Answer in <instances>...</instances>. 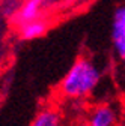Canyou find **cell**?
<instances>
[{
  "instance_id": "6da1fadb",
  "label": "cell",
  "mask_w": 125,
  "mask_h": 126,
  "mask_svg": "<svg viewBox=\"0 0 125 126\" xmlns=\"http://www.w3.org/2000/svg\"><path fill=\"white\" fill-rule=\"evenodd\" d=\"M101 69L95 62L87 57H80L72 63L60 81V93L69 99H83L95 92L101 83Z\"/></svg>"
},
{
  "instance_id": "7a4b0ae2",
  "label": "cell",
  "mask_w": 125,
  "mask_h": 126,
  "mask_svg": "<svg viewBox=\"0 0 125 126\" xmlns=\"http://www.w3.org/2000/svg\"><path fill=\"white\" fill-rule=\"evenodd\" d=\"M112 44L116 57L125 63V5L116 6L112 17Z\"/></svg>"
},
{
  "instance_id": "3957f363",
  "label": "cell",
  "mask_w": 125,
  "mask_h": 126,
  "mask_svg": "<svg viewBox=\"0 0 125 126\" xmlns=\"http://www.w3.org/2000/svg\"><path fill=\"white\" fill-rule=\"evenodd\" d=\"M86 123L87 126H118L119 111L112 104H100L90 110Z\"/></svg>"
},
{
  "instance_id": "277c9868",
  "label": "cell",
  "mask_w": 125,
  "mask_h": 126,
  "mask_svg": "<svg viewBox=\"0 0 125 126\" xmlns=\"http://www.w3.org/2000/svg\"><path fill=\"white\" fill-rule=\"evenodd\" d=\"M44 8H45V0H23L21 8L14 15V18H11V21L15 27H20L21 24L30 20L39 18Z\"/></svg>"
},
{
  "instance_id": "5b68a950",
  "label": "cell",
  "mask_w": 125,
  "mask_h": 126,
  "mask_svg": "<svg viewBox=\"0 0 125 126\" xmlns=\"http://www.w3.org/2000/svg\"><path fill=\"white\" fill-rule=\"evenodd\" d=\"M17 30H18V38L21 41H35L47 33L48 23L42 17H39V18L30 20V21L21 24L20 27H17Z\"/></svg>"
},
{
  "instance_id": "8992f818",
  "label": "cell",
  "mask_w": 125,
  "mask_h": 126,
  "mask_svg": "<svg viewBox=\"0 0 125 126\" xmlns=\"http://www.w3.org/2000/svg\"><path fill=\"white\" fill-rule=\"evenodd\" d=\"M29 126H62V116L53 107H45L35 116Z\"/></svg>"
},
{
  "instance_id": "52a82bcc",
  "label": "cell",
  "mask_w": 125,
  "mask_h": 126,
  "mask_svg": "<svg viewBox=\"0 0 125 126\" xmlns=\"http://www.w3.org/2000/svg\"><path fill=\"white\" fill-rule=\"evenodd\" d=\"M23 5V0H0V14L5 18H14Z\"/></svg>"
}]
</instances>
